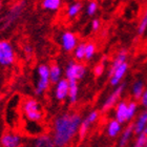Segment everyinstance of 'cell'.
<instances>
[{
  "instance_id": "6da1fadb",
  "label": "cell",
  "mask_w": 147,
  "mask_h": 147,
  "mask_svg": "<svg viewBox=\"0 0 147 147\" xmlns=\"http://www.w3.org/2000/svg\"><path fill=\"white\" fill-rule=\"evenodd\" d=\"M82 123L78 113H63L55 120L53 140L57 147H65L79 132Z\"/></svg>"
},
{
  "instance_id": "7a4b0ae2",
  "label": "cell",
  "mask_w": 147,
  "mask_h": 147,
  "mask_svg": "<svg viewBox=\"0 0 147 147\" xmlns=\"http://www.w3.org/2000/svg\"><path fill=\"white\" fill-rule=\"evenodd\" d=\"M22 110L25 118L33 123H38L43 119L42 109L35 99H26L23 103Z\"/></svg>"
},
{
  "instance_id": "3957f363",
  "label": "cell",
  "mask_w": 147,
  "mask_h": 147,
  "mask_svg": "<svg viewBox=\"0 0 147 147\" xmlns=\"http://www.w3.org/2000/svg\"><path fill=\"white\" fill-rule=\"evenodd\" d=\"M38 82L36 85V92L37 95H42L45 92L49 85L51 79H49V67L45 64H41L38 67Z\"/></svg>"
},
{
  "instance_id": "277c9868",
  "label": "cell",
  "mask_w": 147,
  "mask_h": 147,
  "mask_svg": "<svg viewBox=\"0 0 147 147\" xmlns=\"http://www.w3.org/2000/svg\"><path fill=\"white\" fill-rule=\"evenodd\" d=\"M15 61V53L9 41H0V64L9 66Z\"/></svg>"
},
{
  "instance_id": "5b68a950",
  "label": "cell",
  "mask_w": 147,
  "mask_h": 147,
  "mask_svg": "<svg viewBox=\"0 0 147 147\" xmlns=\"http://www.w3.org/2000/svg\"><path fill=\"white\" fill-rule=\"evenodd\" d=\"M86 74V67L81 63H77L75 61H71L66 66L65 76L68 81H78L82 79Z\"/></svg>"
},
{
  "instance_id": "8992f818",
  "label": "cell",
  "mask_w": 147,
  "mask_h": 147,
  "mask_svg": "<svg viewBox=\"0 0 147 147\" xmlns=\"http://www.w3.org/2000/svg\"><path fill=\"white\" fill-rule=\"evenodd\" d=\"M124 88H125V83H122L121 85L118 86V87L108 96V98L105 100L104 104H103V107H102L103 111H108V110L111 109V108L115 106V104L118 102V100H119L121 95H122Z\"/></svg>"
},
{
  "instance_id": "52a82bcc",
  "label": "cell",
  "mask_w": 147,
  "mask_h": 147,
  "mask_svg": "<svg viewBox=\"0 0 147 147\" xmlns=\"http://www.w3.org/2000/svg\"><path fill=\"white\" fill-rule=\"evenodd\" d=\"M61 44L65 52H71L78 45V38L73 32L66 31L61 36Z\"/></svg>"
},
{
  "instance_id": "ba28073f",
  "label": "cell",
  "mask_w": 147,
  "mask_h": 147,
  "mask_svg": "<svg viewBox=\"0 0 147 147\" xmlns=\"http://www.w3.org/2000/svg\"><path fill=\"white\" fill-rule=\"evenodd\" d=\"M2 147H20L22 144V139L18 134L15 132H5L0 140Z\"/></svg>"
},
{
  "instance_id": "9c48e42d",
  "label": "cell",
  "mask_w": 147,
  "mask_h": 147,
  "mask_svg": "<svg viewBox=\"0 0 147 147\" xmlns=\"http://www.w3.org/2000/svg\"><path fill=\"white\" fill-rule=\"evenodd\" d=\"M98 116H99L98 111L94 110V111H92V113H89V115L86 117L85 119L82 120V123H81V126H80V129H79L80 139H84V137H85L87 131H88L90 125H92V123H95L96 121H97Z\"/></svg>"
},
{
  "instance_id": "30bf717a",
  "label": "cell",
  "mask_w": 147,
  "mask_h": 147,
  "mask_svg": "<svg viewBox=\"0 0 147 147\" xmlns=\"http://www.w3.org/2000/svg\"><path fill=\"white\" fill-rule=\"evenodd\" d=\"M68 92H69V82L67 79H61L56 84L55 96L57 100L63 101L66 97H68Z\"/></svg>"
},
{
  "instance_id": "8fae6325",
  "label": "cell",
  "mask_w": 147,
  "mask_h": 147,
  "mask_svg": "<svg viewBox=\"0 0 147 147\" xmlns=\"http://www.w3.org/2000/svg\"><path fill=\"white\" fill-rule=\"evenodd\" d=\"M127 69H128V63H127V62L123 63L120 67L117 68L116 71L113 74V76L109 78L110 85H113V86L119 85L120 82H121V80H122L123 78H124V76H125Z\"/></svg>"
},
{
  "instance_id": "7c38bea8",
  "label": "cell",
  "mask_w": 147,
  "mask_h": 147,
  "mask_svg": "<svg viewBox=\"0 0 147 147\" xmlns=\"http://www.w3.org/2000/svg\"><path fill=\"white\" fill-rule=\"evenodd\" d=\"M116 120L120 123H124L128 121V104L122 101L117 105L116 109Z\"/></svg>"
},
{
  "instance_id": "4fadbf2b",
  "label": "cell",
  "mask_w": 147,
  "mask_h": 147,
  "mask_svg": "<svg viewBox=\"0 0 147 147\" xmlns=\"http://www.w3.org/2000/svg\"><path fill=\"white\" fill-rule=\"evenodd\" d=\"M126 59H127V52H126L125 49H123V51L119 52V54L117 55V57L115 58V60L113 61L111 65H110L109 71H108V77H109V78L113 76V74L116 71L117 68L120 67L123 63H125Z\"/></svg>"
},
{
  "instance_id": "5bb4252c",
  "label": "cell",
  "mask_w": 147,
  "mask_h": 147,
  "mask_svg": "<svg viewBox=\"0 0 147 147\" xmlns=\"http://www.w3.org/2000/svg\"><path fill=\"white\" fill-rule=\"evenodd\" d=\"M146 126H147V111H144L138 118L137 122L135 123V134H137V135L143 134Z\"/></svg>"
},
{
  "instance_id": "9a60e30c",
  "label": "cell",
  "mask_w": 147,
  "mask_h": 147,
  "mask_svg": "<svg viewBox=\"0 0 147 147\" xmlns=\"http://www.w3.org/2000/svg\"><path fill=\"white\" fill-rule=\"evenodd\" d=\"M135 132V123H131L130 125H128L124 129V131L121 135V139H120V147L126 146L127 142L129 141V139L131 137V135Z\"/></svg>"
},
{
  "instance_id": "2e32d148",
  "label": "cell",
  "mask_w": 147,
  "mask_h": 147,
  "mask_svg": "<svg viewBox=\"0 0 147 147\" xmlns=\"http://www.w3.org/2000/svg\"><path fill=\"white\" fill-rule=\"evenodd\" d=\"M34 147H57L54 143V140L49 136H41L36 139Z\"/></svg>"
},
{
  "instance_id": "e0dca14e",
  "label": "cell",
  "mask_w": 147,
  "mask_h": 147,
  "mask_svg": "<svg viewBox=\"0 0 147 147\" xmlns=\"http://www.w3.org/2000/svg\"><path fill=\"white\" fill-rule=\"evenodd\" d=\"M61 75L62 71L59 65L53 64L49 67V79H51V82L52 83H56L57 84L61 80Z\"/></svg>"
},
{
  "instance_id": "ac0fdd59",
  "label": "cell",
  "mask_w": 147,
  "mask_h": 147,
  "mask_svg": "<svg viewBox=\"0 0 147 147\" xmlns=\"http://www.w3.org/2000/svg\"><path fill=\"white\" fill-rule=\"evenodd\" d=\"M145 92V87H144V83L141 80H138L134 83L132 85V95L135 97V99L139 100V99L142 98V96Z\"/></svg>"
},
{
  "instance_id": "d6986e66",
  "label": "cell",
  "mask_w": 147,
  "mask_h": 147,
  "mask_svg": "<svg viewBox=\"0 0 147 147\" xmlns=\"http://www.w3.org/2000/svg\"><path fill=\"white\" fill-rule=\"evenodd\" d=\"M69 82V92H68V99L71 103H76L78 100V92H79V87L78 83L76 81H68Z\"/></svg>"
},
{
  "instance_id": "ffe728a7",
  "label": "cell",
  "mask_w": 147,
  "mask_h": 147,
  "mask_svg": "<svg viewBox=\"0 0 147 147\" xmlns=\"http://www.w3.org/2000/svg\"><path fill=\"white\" fill-rule=\"evenodd\" d=\"M120 131H121V123H120L119 121H117V120L110 121L107 127V132L110 138L117 137Z\"/></svg>"
},
{
  "instance_id": "44dd1931",
  "label": "cell",
  "mask_w": 147,
  "mask_h": 147,
  "mask_svg": "<svg viewBox=\"0 0 147 147\" xmlns=\"http://www.w3.org/2000/svg\"><path fill=\"white\" fill-rule=\"evenodd\" d=\"M62 4V0H43V9L49 11H58Z\"/></svg>"
},
{
  "instance_id": "7402d4cb",
  "label": "cell",
  "mask_w": 147,
  "mask_h": 147,
  "mask_svg": "<svg viewBox=\"0 0 147 147\" xmlns=\"http://www.w3.org/2000/svg\"><path fill=\"white\" fill-rule=\"evenodd\" d=\"M85 47H86V43H79L77 47L74 51V56L76 60L78 61H81L83 59H85Z\"/></svg>"
},
{
  "instance_id": "603a6c76",
  "label": "cell",
  "mask_w": 147,
  "mask_h": 147,
  "mask_svg": "<svg viewBox=\"0 0 147 147\" xmlns=\"http://www.w3.org/2000/svg\"><path fill=\"white\" fill-rule=\"evenodd\" d=\"M81 9H82V3L75 2L68 6L67 12L66 13H67V16L69 18H74V17H76V16L81 12Z\"/></svg>"
},
{
  "instance_id": "cb8c5ba5",
  "label": "cell",
  "mask_w": 147,
  "mask_h": 147,
  "mask_svg": "<svg viewBox=\"0 0 147 147\" xmlns=\"http://www.w3.org/2000/svg\"><path fill=\"white\" fill-rule=\"evenodd\" d=\"M146 30H147V9L145 11L144 15L141 18V20L139 22L138 28H137V34H138V36H143L145 34Z\"/></svg>"
},
{
  "instance_id": "d4e9b609",
  "label": "cell",
  "mask_w": 147,
  "mask_h": 147,
  "mask_svg": "<svg viewBox=\"0 0 147 147\" xmlns=\"http://www.w3.org/2000/svg\"><path fill=\"white\" fill-rule=\"evenodd\" d=\"M96 51H97V47H96V44L92 42L86 43V47H85V59L86 60H90V59L95 56Z\"/></svg>"
},
{
  "instance_id": "484cf974",
  "label": "cell",
  "mask_w": 147,
  "mask_h": 147,
  "mask_svg": "<svg viewBox=\"0 0 147 147\" xmlns=\"http://www.w3.org/2000/svg\"><path fill=\"white\" fill-rule=\"evenodd\" d=\"M98 2L96 1V0H92V1H89L87 6H86V14L88 16H94L97 13L98 11Z\"/></svg>"
},
{
  "instance_id": "4316f807",
  "label": "cell",
  "mask_w": 147,
  "mask_h": 147,
  "mask_svg": "<svg viewBox=\"0 0 147 147\" xmlns=\"http://www.w3.org/2000/svg\"><path fill=\"white\" fill-rule=\"evenodd\" d=\"M137 108H138V106H137V103H136V102L131 101L128 103V121H130V120L132 119V117L135 116L136 111H137Z\"/></svg>"
},
{
  "instance_id": "83f0119b",
  "label": "cell",
  "mask_w": 147,
  "mask_h": 147,
  "mask_svg": "<svg viewBox=\"0 0 147 147\" xmlns=\"http://www.w3.org/2000/svg\"><path fill=\"white\" fill-rule=\"evenodd\" d=\"M103 71H104V64L103 63H99V64H97L95 66V68H94V74H95V76L97 77H100L103 74Z\"/></svg>"
},
{
  "instance_id": "f1b7e54d",
  "label": "cell",
  "mask_w": 147,
  "mask_h": 147,
  "mask_svg": "<svg viewBox=\"0 0 147 147\" xmlns=\"http://www.w3.org/2000/svg\"><path fill=\"white\" fill-rule=\"evenodd\" d=\"M100 26H101V21L99 20V19H94L92 21V30L94 32H97L99 31V28H100Z\"/></svg>"
},
{
  "instance_id": "f546056e",
  "label": "cell",
  "mask_w": 147,
  "mask_h": 147,
  "mask_svg": "<svg viewBox=\"0 0 147 147\" xmlns=\"http://www.w3.org/2000/svg\"><path fill=\"white\" fill-rule=\"evenodd\" d=\"M24 52L26 53V55L30 57V56L33 54V49H32V47L30 45H25L24 46Z\"/></svg>"
},
{
  "instance_id": "4dcf8cb0",
  "label": "cell",
  "mask_w": 147,
  "mask_h": 147,
  "mask_svg": "<svg viewBox=\"0 0 147 147\" xmlns=\"http://www.w3.org/2000/svg\"><path fill=\"white\" fill-rule=\"evenodd\" d=\"M144 134H146V135H147V126H146V127H145V130H144Z\"/></svg>"
},
{
  "instance_id": "1f68e13d",
  "label": "cell",
  "mask_w": 147,
  "mask_h": 147,
  "mask_svg": "<svg viewBox=\"0 0 147 147\" xmlns=\"http://www.w3.org/2000/svg\"><path fill=\"white\" fill-rule=\"evenodd\" d=\"M0 9H1V1H0Z\"/></svg>"
},
{
  "instance_id": "d6a6232c",
  "label": "cell",
  "mask_w": 147,
  "mask_h": 147,
  "mask_svg": "<svg viewBox=\"0 0 147 147\" xmlns=\"http://www.w3.org/2000/svg\"><path fill=\"white\" fill-rule=\"evenodd\" d=\"M144 147H147V143H146V144H145V146Z\"/></svg>"
},
{
  "instance_id": "836d02e7",
  "label": "cell",
  "mask_w": 147,
  "mask_h": 147,
  "mask_svg": "<svg viewBox=\"0 0 147 147\" xmlns=\"http://www.w3.org/2000/svg\"><path fill=\"white\" fill-rule=\"evenodd\" d=\"M134 147H138V146H136V145H135V146H134Z\"/></svg>"
},
{
  "instance_id": "e575fe53",
  "label": "cell",
  "mask_w": 147,
  "mask_h": 147,
  "mask_svg": "<svg viewBox=\"0 0 147 147\" xmlns=\"http://www.w3.org/2000/svg\"><path fill=\"white\" fill-rule=\"evenodd\" d=\"M146 108H147V106H146Z\"/></svg>"
}]
</instances>
